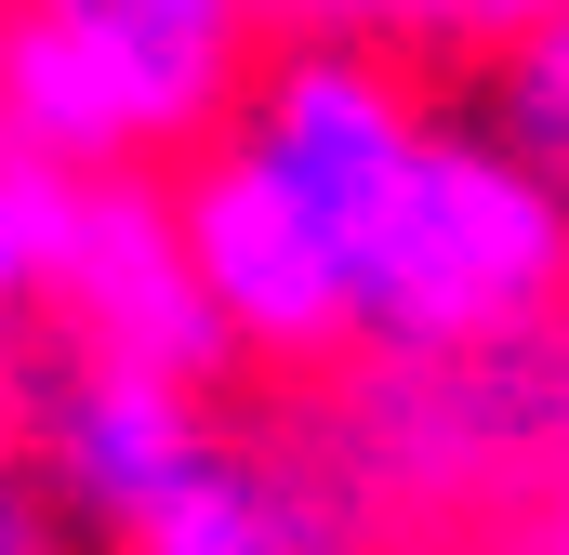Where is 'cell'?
I'll return each instance as SVG.
<instances>
[{
  "label": "cell",
  "instance_id": "11",
  "mask_svg": "<svg viewBox=\"0 0 569 555\" xmlns=\"http://www.w3.org/2000/svg\"><path fill=\"white\" fill-rule=\"evenodd\" d=\"M543 13H569V0H411V27H398V40H450V53H503V40H530Z\"/></svg>",
  "mask_w": 569,
  "mask_h": 555
},
{
  "label": "cell",
  "instance_id": "6",
  "mask_svg": "<svg viewBox=\"0 0 569 555\" xmlns=\"http://www.w3.org/2000/svg\"><path fill=\"white\" fill-rule=\"evenodd\" d=\"M53 331L107 344V357H159L186 384H239V344H226L212 291L186 265V225H172L159 172H80L67 265H53Z\"/></svg>",
  "mask_w": 569,
  "mask_h": 555
},
{
  "label": "cell",
  "instance_id": "9",
  "mask_svg": "<svg viewBox=\"0 0 569 555\" xmlns=\"http://www.w3.org/2000/svg\"><path fill=\"white\" fill-rule=\"evenodd\" d=\"M490 133H503V145L569 199V13H543L530 40L490 53Z\"/></svg>",
  "mask_w": 569,
  "mask_h": 555
},
{
  "label": "cell",
  "instance_id": "7",
  "mask_svg": "<svg viewBox=\"0 0 569 555\" xmlns=\"http://www.w3.org/2000/svg\"><path fill=\"white\" fill-rule=\"evenodd\" d=\"M107 555H358V490L331 463H291L226 436L146 529H120Z\"/></svg>",
  "mask_w": 569,
  "mask_h": 555
},
{
  "label": "cell",
  "instance_id": "1",
  "mask_svg": "<svg viewBox=\"0 0 569 555\" xmlns=\"http://www.w3.org/2000/svg\"><path fill=\"white\" fill-rule=\"evenodd\" d=\"M358 357H477V344H557L569 331V199L490 133L437 120L411 133L358 278H345Z\"/></svg>",
  "mask_w": 569,
  "mask_h": 555
},
{
  "label": "cell",
  "instance_id": "3",
  "mask_svg": "<svg viewBox=\"0 0 569 555\" xmlns=\"http://www.w3.org/2000/svg\"><path fill=\"white\" fill-rule=\"evenodd\" d=\"M557 344H477V357H358V384L331 397L318 463L398 516H450V503H490L517 476H543V436H557Z\"/></svg>",
  "mask_w": 569,
  "mask_h": 555
},
{
  "label": "cell",
  "instance_id": "8",
  "mask_svg": "<svg viewBox=\"0 0 569 555\" xmlns=\"http://www.w3.org/2000/svg\"><path fill=\"white\" fill-rule=\"evenodd\" d=\"M67 212H80V172L0 133V344H13L27 317H53V265H67Z\"/></svg>",
  "mask_w": 569,
  "mask_h": 555
},
{
  "label": "cell",
  "instance_id": "12",
  "mask_svg": "<svg viewBox=\"0 0 569 555\" xmlns=\"http://www.w3.org/2000/svg\"><path fill=\"white\" fill-rule=\"evenodd\" d=\"M291 27H358V40H398L411 27V0H279Z\"/></svg>",
  "mask_w": 569,
  "mask_h": 555
},
{
  "label": "cell",
  "instance_id": "2",
  "mask_svg": "<svg viewBox=\"0 0 569 555\" xmlns=\"http://www.w3.org/2000/svg\"><path fill=\"white\" fill-rule=\"evenodd\" d=\"M266 0H0V133L67 172H159L252 80Z\"/></svg>",
  "mask_w": 569,
  "mask_h": 555
},
{
  "label": "cell",
  "instance_id": "13",
  "mask_svg": "<svg viewBox=\"0 0 569 555\" xmlns=\"http://www.w3.org/2000/svg\"><path fill=\"white\" fill-rule=\"evenodd\" d=\"M543 555H569V384H557V436H543Z\"/></svg>",
  "mask_w": 569,
  "mask_h": 555
},
{
  "label": "cell",
  "instance_id": "4",
  "mask_svg": "<svg viewBox=\"0 0 569 555\" xmlns=\"http://www.w3.org/2000/svg\"><path fill=\"white\" fill-rule=\"evenodd\" d=\"M226 384H186L159 357H107V344H67L53 371H13V411H27V463L67 516V543H120L146 529L212 450H226Z\"/></svg>",
  "mask_w": 569,
  "mask_h": 555
},
{
  "label": "cell",
  "instance_id": "10",
  "mask_svg": "<svg viewBox=\"0 0 569 555\" xmlns=\"http://www.w3.org/2000/svg\"><path fill=\"white\" fill-rule=\"evenodd\" d=\"M0 555H67V516L27 463V411H13V371H0Z\"/></svg>",
  "mask_w": 569,
  "mask_h": 555
},
{
  "label": "cell",
  "instance_id": "5",
  "mask_svg": "<svg viewBox=\"0 0 569 555\" xmlns=\"http://www.w3.org/2000/svg\"><path fill=\"white\" fill-rule=\"evenodd\" d=\"M172 225H186V265H199V291H212L239 371H291V384H305V371H345V357H358V317H345L331 239L239 159L226 120L186 145V172H172Z\"/></svg>",
  "mask_w": 569,
  "mask_h": 555
}]
</instances>
